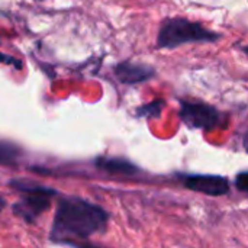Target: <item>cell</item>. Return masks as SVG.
<instances>
[{"instance_id": "obj_1", "label": "cell", "mask_w": 248, "mask_h": 248, "mask_svg": "<svg viewBox=\"0 0 248 248\" xmlns=\"http://www.w3.org/2000/svg\"><path fill=\"white\" fill-rule=\"evenodd\" d=\"M108 214L84 199H64L57 209L52 237L55 240L87 238L106 228Z\"/></svg>"}, {"instance_id": "obj_2", "label": "cell", "mask_w": 248, "mask_h": 248, "mask_svg": "<svg viewBox=\"0 0 248 248\" xmlns=\"http://www.w3.org/2000/svg\"><path fill=\"white\" fill-rule=\"evenodd\" d=\"M221 38V33L205 28L202 23L192 22L185 17H169L160 25L155 46L158 49H171L183 44L217 42Z\"/></svg>"}, {"instance_id": "obj_3", "label": "cell", "mask_w": 248, "mask_h": 248, "mask_svg": "<svg viewBox=\"0 0 248 248\" xmlns=\"http://www.w3.org/2000/svg\"><path fill=\"white\" fill-rule=\"evenodd\" d=\"M180 119L193 129L202 131H215L225 128L227 116L215 106H211L203 102H190L180 100Z\"/></svg>"}, {"instance_id": "obj_4", "label": "cell", "mask_w": 248, "mask_h": 248, "mask_svg": "<svg viewBox=\"0 0 248 248\" xmlns=\"http://www.w3.org/2000/svg\"><path fill=\"white\" fill-rule=\"evenodd\" d=\"M185 187L208 196H224L230 193V182L218 174H189L183 179Z\"/></svg>"}, {"instance_id": "obj_5", "label": "cell", "mask_w": 248, "mask_h": 248, "mask_svg": "<svg viewBox=\"0 0 248 248\" xmlns=\"http://www.w3.org/2000/svg\"><path fill=\"white\" fill-rule=\"evenodd\" d=\"M115 76L124 84H138L151 80L155 76V70L151 65L124 61L115 65Z\"/></svg>"}, {"instance_id": "obj_6", "label": "cell", "mask_w": 248, "mask_h": 248, "mask_svg": "<svg viewBox=\"0 0 248 248\" xmlns=\"http://www.w3.org/2000/svg\"><path fill=\"white\" fill-rule=\"evenodd\" d=\"M96 166L110 174L115 176H125V177H131L138 174L141 170L138 166H135L134 163H131L126 158H121V157H102L96 161Z\"/></svg>"}, {"instance_id": "obj_7", "label": "cell", "mask_w": 248, "mask_h": 248, "mask_svg": "<svg viewBox=\"0 0 248 248\" xmlns=\"http://www.w3.org/2000/svg\"><path fill=\"white\" fill-rule=\"evenodd\" d=\"M52 192L45 190V189H38V190H31V195L19 205L20 208V215L31 219L39 212H42L48 206V201Z\"/></svg>"}, {"instance_id": "obj_8", "label": "cell", "mask_w": 248, "mask_h": 248, "mask_svg": "<svg viewBox=\"0 0 248 248\" xmlns=\"http://www.w3.org/2000/svg\"><path fill=\"white\" fill-rule=\"evenodd\" d=\"M166 102L163 99H155L147 105H142L137 109V116L141 118H148V119H154V118H160L163 109H164Z\"/></svg>"}, {"instance_id": "obj_9", "label": "cell", "mask_w": 248, "mask_h": 248, "mask_svg": "<svg viewBox=\"0 0 248 248\" xmlns=\"http://www.w3.org/2000/svg\"><path fill=\"white\" fill-rule=\"evenodd\" d=\"M19 157H20V150L16 145L0 141V164L3 166L16 164Z\"/></svg>"}, {"instance_id": "obj_10", "label": "cell", "mask_w": 248, "mask_h": 248, "mask_svg": "<svg viewBox=\"0 0 248 248\" xmlns=\"http://www.w3.org/2000/svg\"><path fill=\"white\" fill-rule=\"evenodd\" d=\"M235 186L238 190L248 193V171H241L235 177Z\"/></svg>"}, {"instance_id": "obj_11", "label": "cell", "mask_w": 248, "mask_h": 248, "mask_svg": "<svg viewBox=\"0 0 248 248\" xmlns=\"http://www.w3.org/2000/svg\"><path fill=\"white\" fill-rule=\"evenodd\" d=\"M0 64L13 65L16 70H20V68H22V62H20L19 60H16V58H15V57H12V55L3 54V52H0Z\"/></svg>"}, {"instance_id": "obj_12", "label": "cell", "mask_w": 248, "mask_h": 248, "mask_svg": "<svg viewBox=\"0 0 248 248\" xmlns=\"http://www.w3.org/2000/svg\"><path fill=\"white\" fill-rule=\"evenodd\" d=\"M243 144H244V150L248 153V132L244 135V141H243Z\"/></svg>"}, {"instance_id": "obj_13", "label": "cell", "mask_w": 248, "mask_h": 248, "mask_svg": "<svg viewBox=\"0 0 248 248\" xmlns=\"http://www.w3.org/2000/svg\"><path fill=\"white\" fill-rule=\"evenodd\" d=\"M77 248H100V247H96V246H89V244H86V246H76Z\"/></svg>"}, {"instance_id": "obj_14", "label": "cell", "mask_w": 248, "mask_h": 248, "mask_svg": "<svg viewBox=\"0 0 248 248\" xmlns=\"http://www.w3.org/2000/svg\"><path fill=\"white\" fill-rule=\"evenodd\" d=\"M241 49H243V52H246V54H247V55H248V45H246V46H243Z\"/></svg>"}, {"instance_id": "obj_15", "label": "cell", "mask_w": 248, "mask_h": 248, "mask_svg": "<svg viewBox=\"0 0 248 248\" xmlns=\"http://www.w3.org/2000/svg\"><path fill=\"white\" fill-rule=\"evenodd\" d=\"M1 208H3V201L0 199V209H1Z\"/></svg>"}, {"instance_id": "obj_16", "label": "cell", "mask_w": 248, "mask_h": 248, "mask_svg": "<svg viewBox=\"0 0 248 248\" xmlns=\"http://www.w3.org/2000/svg\"><path fill=\"white\" fill-rule=\"evenodd\" d=\"M38 1H41V0H38Z\"/></svg>"}]
</instances>
